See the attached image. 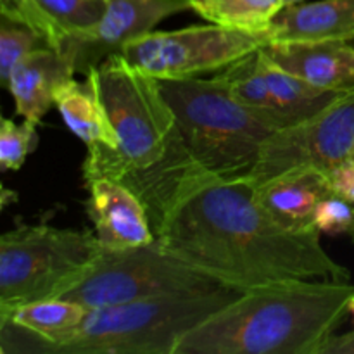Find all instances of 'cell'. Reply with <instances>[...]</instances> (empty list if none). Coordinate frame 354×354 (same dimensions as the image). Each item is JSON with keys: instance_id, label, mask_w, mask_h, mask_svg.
I'll use <instances>...</instances> for the list:
<instances>
[{"instance_id": "obj_1", "label": "cell", "mask_w": 354, "mask_h": 354, "mask_svg": "<svg viewBox=\"0 0 354 354\" xmlns=\"http://www.w3.org/2000/svg\"><path fill=\"white\" fill-rule=\"evenodd\" d=\"M320 237L318 230L280 227L248 180L206 171L180 183L156 232L169 254L239 292L290 280L349 282V270L330 258Z\"/></svg>"}, {"instance_id": "obj_2", "label": "cell", "mask_w": 354, "mask_h": 354, "mask_svg": "<svg viewBox=\"0 0 354 354\" xmlns=\"http://www.w3.org/2000/svg\"><path fill=\"white\" fill-rule=\"evenodd\" d=\"M353 304L351 280H290L245 290L187 332L175 354H320Z\"/></svg>"}, {"instance_id": "obj_3", "label": "cell", "mask_w": 354, "mask_h": 354, "mask_svg": "<svg viewBox=\"0 0 354 354\" xmlns=\"http://www.w3.org/2000/svg\"><path fill=\"white\" fill-rule=\"evenodd\" d=\"M90 73L118 137V147H88L83 180H118L149 204L169 171H183L194 165L161 82L130 64L120 52Z\"/></svg>"}, {"instance_id": "obj_4", "label": "cell", "mask_w": 354, "mask_h": 354, "mask_svg": "<svg viewBox=\"0 0 354 354\" xmlns=\"http://www.w3.org/2000/svg\"><path fill=\"white\" fill-rule=\"evenodd\" d=\"M161 88L194 162L218 178H245L266 138L282 128L270 114L239 102L218 75L162 80Z\"/></svg>"}, {"instance_id": "obj_5", "label": "cell", "mask_w": 354, "mask_h": 354, "mask_svg": "<svg viewBox=\"0 0 354 354\" xmlns=\"http://www.w3.org/2000/svg\"><path fill=\"white\" fill-rule=\"evenodd\" d=\"M214 290L88 310L54 354H175L183 335L239 296Z\"/></svg>"}, {"instance_id": "obj_6", "label": "cell", "mask_w": 354, "mask_h": 354, "mask_svg": "<svg viewBox=\"0 0 354 354\" xmlns=\"http://www.w3.org/2000/svg\"><path fill=\"white\" fill-rule=\"evenodd\" d=\"M93 230L17 225L0 237V313L59 297L99 256Z\"/></svg>"}, {"instance_id": "obj_7", "label": "cell", "mask_w": 354, "mask_h": 354, "mask_svg": "<svg viewBox=\"0 0 354 354\" xmlns=\"http://www.w3.org/2000/svg\"><path fill=\"white\" fill-rule=\"evenodd\" d=\"M221 287L169 254L158 242L128 249H100L88 270L59 297L76 301L86 310L207 292Z\"/></svg>"}, {"instance_id": "obj_8", "label": "cell", "mask_w": 354, "mask_h": 354, "mask_svg": "<svg viewBox=\"0 0 354 354\" xmlns=\"http://www.w3.org/2000/svg\"><path fill=\"white\" fill-rule=\"evenodd\" d=\"M265 45L261 33L207 23L173 31L152 30L124 44L120 54L145 75L162 82L225 69Z\"/></svg>"}, {"instance_id": "obj_9", "label": "cell", "mask_w": 354, "mask_h": 354, "mask_svg": "<svg viewBox=\"0 0 354 354\" xmlns=\"http://www.w3.org/2000/svg\"><path fill=\"white\" fill-rule=\"evenodd\" d=\"M354 147V90L324 111L299 123L273 131L263 144L259 159L245 176L254 187L296 168H317L328 175Z\"/></svg>"}, {"instance_id": "obj_10", "label": "cell", "mask_w": 354, "mask_h": 354, "mask_svg": "<svg viewBox=\"0 0 354 354\" xmlns=\"http://www.w3.org/2000/svg\"><path fill=\"white\" fill-rule=\"evenodd\" d=\"M190 10L189 0H107L100 19L61 54L76 75H88L124 44L154 30L162 19Z\"/></svg>"}, {"instance_id": "obj_11", "label": "cell", "mask_w": 354, "mask_h": 354, "mask_svg": "<svg viewBox=\"0 0 354 354\" xmlns=\"http://www.w3.org/2000/svg\"><path fill=\"white\" fill-rule=\"evenodd\" d=\"M85 185L88 189L85 209L102 248L128 249L156 241L147 209L130 187L106 176Z\"/></svg>"}, {"instance_id": "obj_12", "label": "cell", "mask_w": 354, "mask_h": 354, "mask_svg": "<svg viewBox=\"0 0 354 354\" xmlns=\"http://www.w3.org/2000/svg\"><path fill=\"white\" fill-rule=\"evenodd\" d=\"M265 54L280 68L330 92L354 90V45L351 41H272Z\"/></svg>"}, {"instance_id": "obj_13", "label": "cell", "mask_w": 354, "mask_h": 354, "mask_svg": "<svg viewBox=\"0 0 354 354\" xmlns=\"http://www.w3.org/2000/svg\"><path fill=\"white\" fill-rule=\"evenodd\" d=\"M332 194L328 175L317 168H296L256 187V197L270 216L289 232L317 230L318 204Z\"/></svg>"}, {"instance_id": "obj_14", "label": "cell", "mask_w": 354, "mask_h": 354, "mask_svg": "<svg viewBox=\"0 0 354 354\" xmlns=\"http://www.w3.org/2000/svg\"><path fill=\"white\" fill-rule=\"evenodd\" d=\"M107 0H0V14L33 28L48 47L62 52L104 14Z\"/></svg>"}, {"instance_id": "obj_15", "label": "cell", "mask_w": 354, "mask_h": 354, "mask_svg": "<svg viewBox=\"0 0 354 354\" xmlns=\"http://www.w3.org/2000/svg\"><path fill=\"white\" fill-rule=\"evenodd\" d=\"M263 37L272 41H353L354 0H317L283 7Z\"/></svg>"}, {"instance_id": "obj_16", "label": "cell", "mask_w": 354, "mask_h": 354, "mask_svg": "<svg viewBox=\"0 0 354 354\" xmlns=\"http://www.w3.org/2000/svg\"><path fill=\"white\" fill-rule=\"evenodd\" d=\"M75 75L69 59L55 48H40L21 59L6 83L17 116L41 124L45 114L55 106L57 88Z\"/></svg>"}, {"instance_id": "obj_17", "label": "cell", "mask_w": 354, "mask_h": 354, "mask_svg": "<svg viewBox=\"0 0 354 354\" xmlns=\"http://www.w3.org/2000/svg\"><path fill=\"white\" fill-rule=\"evenodd\" d=\"M55 107L66 127L86 147H118V137L92 73L85 75V82H78L75 76L66 80L55 92Z\"/></svg>"}, {"instance_id": "obj_18", "label": "cell", "mask_w": 354, "mask_h": 354, "mask_svg": "<svg viewBox=\"0 0 354 354\" xmlns=\"http://www.w3.org/2000/svg\"><path fill=\"white\" fill-rule=\"evenodd\" d=\"M261 55L263 73H265L266 85L272 95L273 114L279 118L283 128L315 116L335 99L344 95L342 92H330V90L313 86L311 83L301 80L299 76L280 68L265 54L263 47Z\"/></svg>"}, {"instance_id": "obj_19", "label": "cell", "mask_w": 354, "mask_h": 354, "mask_svg": "<svg viewBox=\"0 0 354 354\" xmlns=\"http://www.w3.org/2000/svg\"><path fill=\"white\" fill-rule=\"evenodd\" d=\"M190 10L207 23L261 33L286 7L283 0H189Z\"/></svg>"}, {"instance_id": "obj_20", "label": "cell", "mask_w": 354, "mask_h": 354, "mask_svg": "<svg viewBox=\"0 0 354 354\" xmlns=\"http://www.w3.org/2000/svg\"><path fill=\"white\" fill-rule=\"evenodd\" d=\"M218 76L223 80L230 93L239 102L256 111L270 114V116L279 121V118L273 114L272 95H270L268 85H266L265 73H263L261 48L244 55L239 61L232 62L230 66L221 69Z\"/></svg>"}, {"instance_id": "obj_21", "label": "cell", "mask_w": 354, "mask_h": 354, "mask_svg": "<svg viewBox=\"0 0 354 354\" xmlns=\"http://www.w3.org/2000/svg\"><path fill=\"white\" fill-rule=\"evenodd\" d=\"M45 47L48 44L33 28L0 14V83L6 86L14 66L28 54Z\"/></svg>"}, {"instance_id": "obj_22", "label": "cell", "mask_w": 354, "mask_h": 354, "mask_svg": "<svg viewBox=\"0 0 354 354\" xmlns=\"http://www.w3.org/2000/svg\"><path fill=\"white\" fill-rule=\"evenodd\" d=\"M40 124L24 120L17 124L14 120L3 118L0 124V168L2 171H17L26 161L28 154L38 144L37 128Z\"/></svg>"}, {"instance_id": "obj_23", "label": "cell", "mask_w": 354, "mask_h": 354, "mask_svg": "<svg viewBox=\"0 0 354 354\" xmlns=\"http://www.w3.org/2000/svg\"><path fill=\"white\" fill-rule=\"evenodd\" d=\"M315 228L325 235H351L354 228V204L330 194L318 204L315 213Z\"/></svg>"}, {"instance_id": "obj_24", "label": "cell", "mask_w": 354, "mask_h": 354, "mask_svg": "<svg viewBox=\"0 0 354 354\" xmlns=\"http://www.w3.org/2000/svg\"><path fill=\"white\" fill-rule=\"evenodd\" d=\"M332 194L354 204V158H348L328 173Z\"/></svg>"}, {"instance_id": "obj_25", "label": "cell", "mask_w": 354, "mask_h": 354, "mask_svg": "<svg viewBox=\"0 0 354 354\" xmlns=\"http://www.w3.org/2000/svg\"><path fill=\"white\" fill-rule=\"evenodd\" d=\"M320 354H354V330L332 335L320 349Z\"/></svg>"}, {"instance_id": "obj_26", "label": "cell", "mask_w": 354, "mask_h": 354, "mask_svg": "<svg viewBox=\"0 0 354 354\" xmlns=\"http://www.w3.org/2000/svg\"><path fill=\"white\" fill-rule=\"evenodd\" d=\"M286 2V6H289V3H297V2H306V0H283Z\"/></svg>"}, {"instance_id": "obj_27", "label": "cell", "mask_w": 354, "mask_h": 354, "mask_svg": "<svg viewBox=\"0 0 354 354\" xmlns=\"http://www.w3.org/2000/svg\"><path fill=\"white\" fill-rule=\"evenodd\" d=\"M351 315L354 317V304H353V308H351Z\"/></svg>"}, {"instance_id": "obj_28", "label": "cell", "mask_w": 354, "mask_h": 354, "mask_svg": "<svg viewBox=\"0 0 354 354\" xmlns=\"http://www.w3.org/2000/svg\"><path fill=\"white\" fill-rule=\"evenodd\" d=\"M351 237H353V241H354V228H353V232H351Z\"/></svg>"}, {"instance_id": "obj_29", "label": "cell", "mask_w": 354, "mask_h": 354, "mask_svg": "<svg viewBox=\"0 0 354 354\" xmlns=\"http://www.w3.org/2000/svg\"><path fill=\"white\" fill-rule=\"evenodd\" d=\"M351 158H354V147H353V154H351Z\"/></svg>"}, {"instance_id": "obj_30", "label": "cell", "mask_w": 354, "mask_h": 354, "mask_svg": "<svg viewBox=\"0 0 354 354\" xmlns=\"http://www.w3.org/2000/svg\"><path fill=\"white\" fill-rule=\"evenodd\" d=\"M351 44H353V45H354V40H353V41H351Z\"/></svg>"}]
</instances>
